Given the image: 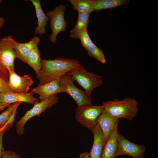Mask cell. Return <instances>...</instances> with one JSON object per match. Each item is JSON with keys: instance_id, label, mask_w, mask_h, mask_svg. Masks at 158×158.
Returning <instances> with one entry per match:
<instances>
[{"instance_id": "e0dca14e", "label": "cell", "mask_w": 158, "mask_h": 158, "mask_svg": "<svg viewBox=\"0 0 158 158\" xmlns=\"http://www.w3.org/2000/svg\"><path fill=\"white\" fill-rule=\"evenodd\" d=\"M33 5L37 18L38 25L35 28V33L42 35L45 33L47 22L49 20L48 17L43 12L41 5L40 0H29Z\"/></svg>"}, {"instance_id": "2e32d148", "label": "cell", "mask_w": 158, "mask_h": 158, "mask_svg": "<svg viewBox=\"0 0 158 158\" xmlns=\"http://www.w3.org/2000/svg\"><path fill=\"white\" fill-rule=\"evenodd\" d=\"M40 41L39 38L34 37L28 42L19 43L15 41L13 47L16 51L17 57L25 63L28 55L33 49L38 46Z\"/></svg>"}, {"instance_id": "44dd1931", "label": "cell", "mask_w": 158, "mask_h": 158, "mask_svg": "<svg viewBox=\"0 0 158 158\" xmlns=\"http://www.w3.org/2000/svg\"><path fill=\"white\" fill-rule=\"evenodd\" d=\"M74 10L78 12L90 14L94 11L89 0H68Z\"/></svg>"}, {"instance_id": "8fae6325", "label": "cell", "mask_w": 158, "mask_h": 158, "mask_svg": "<svg viewBox=\"0 0 158 158\" xmlns=\"http://www.w3.org/2000/svg\"><path fill=\"white\" fill-rule=\"evenodd\" d=\"M31 92L21 93L8 92H0V102L11 104L16 102H25L35 104L39 102V99L34 97Z\"/></svg>"}, {"instance_id": "8992f818", "label": "cell", "mask_w": 158, "mask_h": 158, "mask_svg": "<svg viewBox=\"0 0 158 158\" xmlns=\"http://www.w3.org/2000/svg\"><path fill=\"white\" fill-rule=\"evenodd\" d=\"M74 81L68 73L62 76L59 80L62 92H65L71 96L77 106L92 105L91 99L85 91L80 89L75 85Z\"/></svg>"}, {"instance_id": "6da1fadb", "label": "cell", "mask_w": 158, "mask_h": 158, "mask_svg": "<svg viewBox=\"0 0 158 158\" xmlns=\"http://www.w3.org/2000/svg\"><path fill=\"white\" fill-rule=\"evenodd\" d=\"M41 62V69L36 74L39 85L53 80H59L62 76L81 65L77 60L61 57L51 60L42 59Z\"/></svg>"}, {"instance_id": "d6a6232c", "label": "cell", "mask_w": 158, "mask_h": 158, "mask_svg": "<svg viewBox=\"0 0 158 158\" xmlns=\"http://www.w3.org/2000/svg\"></svg>"}, {"instance_id": "30bf717a", "label": "cell", "mask_w": 158, "mask_h": 158, "mask_svg": "<svg viewBox=\"0 0 158 158\" xmlns=\"http://www.w3.org/2000/svg\"><path fill=\"white\" fill-rule=\"evenodd\" d=\"M7 70L9 73L8 86L11 92L21 93H28L33 83L31 77L28 75L21 76L17 74L14 70Z\"/></svg>"}, {"instance_id": "484cf974", "label": "cell", "mask_w": 158, "mask_h": 158, "mask_svg": "<svg viewBox=\"0 0 158 158\" xmlns=\"http://www.w3.org/2000/svg\"><path fill=\"white\" fill-rule=\"evenodd\" d=\"M1 158H21L15 152L11 150H4Z\"/></svg>"}, {"instance_id": "52a82bcc", "label": "cell", "mask_w": 158, "mask_h": 158, "mask_svg": "<svg viewBox=\"0 0 158 158\" xmlns=\"http://www.w3.org/2000/svg\"><path fill=\"white\" fill-rule=\"evenodd\" d=\"M65 6L60 4L52 10L47 11L46 15L50 20L52 33L50 36V41L55 44L58 34L62 31H65L67 27V23L64 18Z\"/></svg>"}, {"instance_id": "d6986e66", "label": "cell", "mask_w": 158, "mask_h": 158, "mask_svg": "<svg viewBox=\"0 0 158 158\" xmlns=\"http://www.w3.org/2000/svg\"><path fill=\"white\" fill-rule=\"evenodd\" d=\"M78 13V18L74 27L69 31V37L71 38L78 39L80 33L87 28L89 23L90 14Z\"/></svg>"}, {"instance_id": "4fadbf2b", "label": "cell", "mask_w": 158, "mask_h": 158, "mask_svg": "<svg viewBox=\"0 0 158 158\" xmlns=\"http://www.w3.org/2000/svg\"><path fill=\"white\" fill-rule=\"evenodd\" d=\"M120 120L104 110L98 118L97 124L102 130L104 144L111 132Z\"/></svg>"}, {"instance_id": "5bb4252c", "label": "cell", "mask_w": 158, "mask_h": 158, "mask_svg": "<svg viewBox=\"0 0 158 158\" xmlns=\"http://www.w3.org/2000/svg\"><path fill=\"white\" fill-rule=\"evenodd\" d=\"M92 132L93 135V142L89 153L90 157V158H101L104 143L102 130L98 124Z\"/></svg>"}, {"instance_id": "ffe728a7", "label": "cell", "mask_w": 158, "mask_h": 158, "mask_svg": "<svg viewBox=\"0 0 158 158\" xmlns=\"http://www.w3.org/2000/svg\"><path fill=\"white\" fill-rule=\"evenodd\" d=\"M41 59L37 46L30 52L26 57L25 63L32 68L37 74L41 68Z\"/></svg>"}, {"instance_id": "cb8c5ba5", "label": "cell", "mask_w": 158, "mask_h": 158, "mask_svg": "<svg viewBox=\"0 0 158 158\" xmlns=\"http://www.w3.org/2000/svg\"><path fill=\"white\" fill-rule=\"evenodd\" d=\"M89 55L92 57L103 63H105L106 60L104 54L100 49L92 43L86 51Z\"/></svg>"}, {"instance_id": "f1b7e54d", "label": "cell", "mask_w": 158, "mask_h": 158, "mask_svg": "<svg viewBox=\"0 0 158 158\" xmlns=\"http://www.w3.org/2000/svg\"><path fill=\"white\" fill-rule=\"evenodd\" d=\"M11 104L5 103L0 102V111L2 110L5 108L8 107Z\"/></svg>"}, {"instance_id": "4316f807", "label": "cell", "mask_w": 158, "mask_h": 158, "mask_svg": "<svg viewBox=\"0 0 158 158\" xmlns=\"http://www.w3.org/2000/svg\"><path fill=\"white\" fill-rule=\"evenodd\" d=\"M8 130L4 129L0 133V158H1L3 152L4 150L3 146V137L5 132Z\"/></svg>"}, {"instance_id": "ac0fdd59", "label": "cell", "mask_w": 158, "mask_h": 158, "mask_svg": "<svg viewBox=\"0 0 158 158\" xmlns=\"http://www.w3.org/2000/svg\"><path fill=\"white\" fill-rule=\"evenodd\" d=\"M94 11L112 8L128 4V0H89Z\"/></svg>"}, {"instance_id": "277c9868", "label": "cell", "mask_w": 158, "mask_h": 158, "mask_svg": "<svg viewBox=\"0 0 158 158\" xmlns=\"http://www.w3.org/2000/svg\"><path fill=\"white\" fill-rule=\"evenodd\" d=\"M104 110L102 105L77 106L75 118L83 127L92 132L97 124V120Z\"/></svg>"}, {"instance_id": "7a4b0ae2", "label": "cell", "mask_w": 158, "mask_h": 158, "mask_svg": "<svg viewBox=\"0 0 158 158\" xmlns=\"http://www.w3.org/2000/svg\"><path fill=\"white\" fill-rule=\"evenodd\" d=\"M102 105L104 110L119 119L131 121L136 116L139 111L138 102L130 97L107 101L103 102Z\"/></svg>"}, {"instance_id": "d4e9b609", "label": "cell", "mask_w": 158, "mask_h": 158, "mask_svg": "<svg viewBox=\"0 0 158 158\" xmlns=\"http://www.w3.org/2000/svg\"><path fill=\"white\" fill-rule=\"evenodd\" d=\"M78 39L80 40L82 46L86 51L93 43L88 34L87 28L84 29L80 33Z\"/></svg>"}, {"instance_id": "4dcf8cb0", "label": "cell", "mask_w": 158, "mask_h": 158, "mask_svg": "<svg viewBox=\"0 0 158 158\" xmlns=\"http://www.w3.org/2000/svg\"><path fill=\"white\" fill-rule=\"evenodd\" d=\"M9 128V127L8 126H5L3 128H0V132L4 129H7L8 130Z\"/></svg>"}, {"instance_id": "ba28073f", "label": "cell", "mask_w": 158, "mask_h": 158, "mask_svg": "<svg viewBox=\"0 0 158 158\" xmlns=\"http://www.w3.org/2000/svg\"><path fill=\"white\" fill-rule=\"evenodd\" d=\"M15 41L11 35L7 36L0 40V65L11 70H14V62L17 57L13 47Z\"/></svg>"}, {"instance_id": "1f68e13d", "label": "cell", "mask_w": 158, "mask_h": 158, "mask_svg": "<svg viewBox=\"0 0 158 158\" xmlns=\"http://www.w3.org/2000/svg\"><path fill=\"white\" fill-rule=\"evenodd\" d=\"M2 2V0H0V8H1L0 4H1V3Z\"/></svg>"}, {"instance_id": "5b68a950", "label": "cell", "mask_w": 158, "mask_h": 158, "mask_svg": "<svg viewBox=\"0 0 158 158\" xmlns=\"http://www.w3.org/2000/svg\"><path fill=\"white\" fill-rule=\"evenodd\" d=\"M56 95H52L43 101L35 104L31 109L26 112L16 123L15 130L18 135L21 136L24 134L25 125L31 118L35 116H39L41 114L44 112L47 108L57 103L58 98Z\"/></svg>"}, {"instance_id": "9c48e42d", "label": "cell", "mask_w": 158, "mask_h": 158, "mask_svg": "<svg viewBox=\"0 0 158 158\" xmlns=\"http://www.w3.org/2000/svg\"><path fill=\"white\" fill-rule=\"evenodd\" d=\"M115 157L121 155H126L134 158H143L145 147L130 142L119 133Z\"/></svg>"}, {"instance_id": "603a6c76", "label": "cell", "mask_w": 158, "mask_h": 158, "mask_svg": "<svg viewBox=\"0 0 158 158\" xmlns=\"http://www.w3.org/2000/svg\"><path fill=\"white\" fill-rule=\"evenodd\" d=\"M8 80L9 73L8 70L0 65V92H11L8 86Z\"/></svg>"}, {"instance_id": "7402d4cb", "label": "cell", "mask_w": 158, "mask_h": 158, "mask_svg": "<svg viewBox=\"0 0 158 158\" xmlns=\"http://www.w3.org/2000/svg\"><path fill=\"white\" fill-rule=\"evenodd\" d=\"M22 103L16 102L11 104L6 110L0 114V128L7 126V124L11 118L14 111L17 109Z\"/></svg>"}, {"instance_id": "9a60e30c", "label": "cell", "mask_w": 158, "mask_h": 158, "mask_svg": "<svg viewBox=\"0 0 158 158\" xmlns=\"http://www.w3.org/2000/svg\"><path fill=\"white\" fill-rule=\"evenodd\" d=\"M118 122L110 133L104 144L101 158H114L117 149V140L119 133Z\"/></svg>"}, {"instance_id": "f546056e", "label": "cell", "mask_w": 158, "mask_h": 158, "mask_svg": "<svg viewBox=\"0 0 158 158\" xmlns=\"http://www.w3.org/2000/svg\"><path fill=\"white\" fill-rule=\"evenodd\" d=\"M5 20L4 18L0 16V30L3 26L5 23Z\"/></svg>"}, {"instance_id": "3957f363", "label": "cell", "mask_w": 158, "mask_h": 158, "mask_svg": "<svg viewBox=\"0 0 158 158\" xmlns=\"http://www.w3.org/2000/svg\"><path fill=\"white\" fill-rule=\"evenodd\" d=\"M68 73L73 80L84 89L87 96L91 98L93 90L103 84L100 75L87 71L81 64Z\"/></svg>"}, {"instance_id": "7c38bea8", "label": "cell", "mask_w": 158, "mask_h": 158, "mask_svg": "<svg viewBox=\"0 0 158 158\" xmlns=\"http://www.w3.org/2000/svg\"><path fill=\"white\" fill-rule=\"evenodd\" d=\"M33 94L39 95V99L42 101L54 94L62 92L59 80H54L41 85H38L31 91Z\"/></svg>"}, {"instance_id": "83f0119b", "label": "cell", "mask_w": 158, "mask_h": 158, "mask_svg": "<svg viewBox=\"0 0 158 158\" xmlns=\"http://www.w3.org/2000/svg\"><path fill=\"white\" fill-rule=\"evenodd\" d=\"M79 158H90L89 153L85 152L81 153L79 157Z\"/></svg>"}]
</instances>
